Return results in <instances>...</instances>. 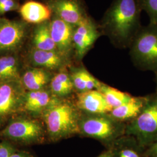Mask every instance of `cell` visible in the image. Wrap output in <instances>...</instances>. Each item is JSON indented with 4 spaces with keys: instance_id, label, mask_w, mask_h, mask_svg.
Instances as JSON below:
<instances>
[{
    "instance_id": "1",
    "label": "cell",
    "mask_w": 157,
    "mask_h": 157,
    "mask_svg": "<svg viewBox=\"0 0 157 157\" xmlns=\"http://www.w3.org/2000/svg\"><path fill=\"white\" fill-rule=\"evenodd\" d=\"M141 11L138 0H113L99 25L101 33L116 45L131 44L141 27Z\"/></svg>"
},
{
    "instance_id": "2",
    "label": "cell",
    "mask_w": 157,
    "mask_h": 157,
    "mask_svg": "<svg viewBox=\"0 0 157 157\" xmlns=\"http://www.w3.org/2000/svg\"><path fill=\"white\" fill-rule=\"evenodd\" d=\"M43 112L48 133L52 140L80 132L81 117L78 108L71 102L54 98Z\"/></svg>"
},
{
    "instance_id": "3",
    "label": "cell",
    "mask_w": 157,
    "mask_h": 157,
    "mask_svg": "<svg viewBox=\"0 0 157 157\" xmlns=\"http://www.w3.org/2000/svg\"><path fill=\"white\" fill-rule=\"evenodd\" d=\"M131 54L137 65L146 69H157V26L141 27L132 43Z\"/></svg>"
},
{
    "instance_id": "4",
    "label": "cell",
    "mask_w": 157,
    "mask_h": 157,
    "mask_svg": "<svg viewBox=\"0 0 157 157\" xmlns=\"http://www.w3.org/2000/svg\"><path fill=\"white\" fill-rule=\"evenodd\" d=\"M122 132L121 125L112 117L105 115L92 114L81 118L80 132L88 137L109 140Z\"/></svg>"
},
{
    "instance_id": "5",
    "label": "cell",
    "mask_w": 157,
    "mask_h": 157,
    "mask_svg": "<svg viewBox=\"0 0 157 157\" xmlns=\"http://www.w3.org/2000/svg\"><path fill=\"white\" fill-rule=\"evenodd\" d=\"M126 132L135 135L143 144L153 143L157 138V100L150 102L140 114L133 119Z\"/></svg>"
},
{
    "instance_id": "6",
    "label": "cell",
    "mask_w": 157,
    "mask_h": 157,
    "mask_svg": "<svg viewBox=\"0 0 157 157\" xmlns=\"http://www.w3.org/2000/svg\"><path fill=\"white\" fill-rule=\"evenodd\" d=\"M101 35L99 25L90 16L75 27L73 36V49L78 61L84 58Z\"/></svg>"
},
{
    "instance_id": "7",
    "label": "cell",
    "mask_w": 157,
    "mask_h": 157,
    "mask_svg": "<svg viewBox=\"0 0 157 157\" xmlns=\"http://www.w3.org/2000/svg\"><path fill=\"white\" fill-rule=\"evenodd\" d=\"M48 6L56 17L74 26L89 16L83 0H49Z\"/></svg>"
},
{
    "instance_id": "8",
    "label": "cell",
    "mask_w": 157,
    "mask_h": 157,
    "mask_svg": "<svg viewBox=\"0 0 157 157\" xmlns=\"http://www.w3.org/2000/svg\"><path fill=\"white\" fill-rule=\"evenodd\" d=\"M43 133V129L37 121L26 119L13 121L2 131L8 138L26 143L38 140Z\"/></svg>"
},
{
    "instance_id": "9",
    "label": "cell",
    "mask_w": 157,
    "mask_h": 157,
    "mask_svg": "<svg viewBox=\"0 0 157 157\" xmlns=\"http://www.w3.org/2000/svg\"><path fill=\"white\" fill-rule=\"evenodd\" d=\"M26 32V25L22 22L0 19V51L17 48L22 43Z\"/></svg>"
},
{
    "instance_id": "10",
    "label": "cell",
    "mask_w": 157,
    "mask_h": 157,
    "mask_svg": "<svg viewBox=\"0 0 157 157\" xmlns=\"http://www.w3.org/2000/svg\"><path fill=\"white\" fill-rule=\"evenodd\" d=\"M75 27L56 16L50 22L52 39L57 51L65 58L68 57L73 49V36Z\"/></svg>"
},
{
    "instance_id": "11",
    "label": "cell",
    "mask_w": 157,
    "mask_h": 157,
    "mask_svg": "<svg viewBox=\"0 0 157 157\" xmlns=\"http://www.w3.org/2000/svg\"><path fill=\"white\" fill-rule=\"evenodd\" d=\"M76 106L78 109L95 115H105L110 113L113 109L97 90L79 93L77 97Z\"/></svg>"
},
{
    "instance_id": "12",
    "label": "cell",
    "mask_w": 157,
    "mask_h": 157,
    "mask_svg": "<svg viewBox=\"0 0 157 157\" xmlns=\"http://www.w3.org/2000/svg\"><path fill=\"white\" fill-rule=\"evenodd\" d=\"M23 97L13 82L3 83L0 85V118L15 112L22 104Z\"/></svg>"
},
{
    "instance_id": "13",
    "label": "cell",
    "mask_w": 157,
    "mask_h": 157,
    "mask_svg": "<svg viewBox=\"0 0 157 157\" xmlns=\"http://www.w3.org/2000/svg\"><path fill=\"white\" fill-rule=\"evenodd\" d=\"M150 101L145 97H133L123 105L112 109L111 117L117 121L135 119L142 112Z\"/></svg>"
},
{
    "instance_id": "14",
    "label": "cell",
    "mask_w": 157,
    "mask_h": 157,
    "mask_svg": "<svg viewBox=\"0 0 157 157\" xmlns=\"http://www.w3.org/2000/svg\"><path fill=\"white\" fill-rule=\"evenodd\" d=\"M51 11L48 6L36 1L25 3L20 9L23 19L33 23H41L47 21L51 15Z\"/></svg>"
},
{
    "instance_id": "15",
    "label": "cell",
    "mask_w": 157,
    "mask_h": 157,
    "mask_svg": "<svg viewBox=\"0 0 157 157\" xmlns=\"http://www.w3.org/2000/svg\"><path fill=\"white\" fill-rule=\"evenodd\" d=\"M31 58L35 65L51 70L62 67L66 60L58 51L41 50L37 48L32 51Z\"/></svg>"
},
{
    "instance_id": "16",
    "label": "cell",
    "mask_w": 157,
    "mask_h": 157,
    "mask_svg": "<svg viewBox=\"0 0 157 157\" xmlns=\"http://www.w3.org/2000/svg\"><path fill=\"white\" fill-rule=\"evenodd\" d=\"M54 98L45 90L30 91L23 97V108L29 112H43Z\"/></svg>"
},
{
    "instance_id": "17",
    "label": "cell",
    "mask_w": 157,
    "mask_h": 157,
    "mask_svg": "<svg viewBox=\"0 0 157 157\" xmlns=\"http://www.w3.org/2000/svg\"><path fill=\"white\" fill-rule=\"evenodd\" d=\"M71 77L74 87L80 93L90 90H98L102 84L83 67L74 69Z\"/></svg>"
},
{
    "instance_id": "18",
    "label": "cell",
    "mask_w": 157,
    "mask_h": 157,
    "mask_svg": "<svg viewBox=\"0 0 157 157\" xmlns=\"http://www.w3.org/2000/svg\"><path fill=\"white\" fill-rule=\"evenodd\" d=\"M33 43L36 48L44 51H57L51 35L50 22L40 23L34 30Z\"/></svg>"
},
{
    "instance_id": "19",
    "label": "cell",
    "mask_w": 157,
    "mask_h": 157,
    "mask_svg": "<svg viewBox=\"0 0 157 157\" xmlns=\"http://www.w3.org/2000/svg\"><path fill=\"white\" fill-rule=\"evenodd\" d=\"M50 79V74L47 71L42 69H33L24 74L23 82L30 91H34L42 90Z\"/></svg>"
},
{
    "instance_id": "20",
    "label": "cell",
    "mask_w": 157,
    "mask_h": 157,
    "mask_svg": "<svg viewBox=\"0 0 157 157\" xmlns=\"http://www.w3.org/2000/svg\"><path fill=\"white\" fill-rule=\"evenodd\" d=\"M19 78L16 59L11 56L0 58V82H13Z\"/></svg>"
},
{
    "instance_id": "21",
    "label": "cell",
    "mask_w": 157,
    "mask_h": 157,
    "mask_svg": "<svg viewBox=\"0 0 157 157\" xmlns=\"http://www.w3.org/2000/svg\"><path fill=\"white\" fill-rule=\"evenodd\" d=\"M71 75L65 72H59L51 79V89L54 94L63 97L71 93L73 89Z\"/></svg>"
},
{
    "instance_id": "22",
    "label": "cell",
    "mask_w": 157,
    "mask_h": 157,
    "mask_svg": "<svg viewBox=\"0 0 157 157\" xmlns=\"http://www.w3.org/2000/svg\"><path fill=\"white\" fill-rule=\"evenodd\" d=\"M98 91L104 97L108 104L112 108L119 107L129 101L132 96L105 84H101Z\"/></svg>"
},
{
    "instance_id": "23",
    "label": "cell",
    "mask_w": 157,
    "mask_h": 157,
    "mask_svg": "<svg viewBox=\"0 0 157 157\" xmlns=\"http://www.w3.org/2000/svg\"><path fill=\"white\" fill-rule=\"evenodd\" d=\"M141 10L150 17V24L157 26V0H138Z\"/></svg>"
},
{
    "instance_id": "24",
    "label": "cell",
    "mask_w": 157,
    "mask_h": 157,
    "mask_svg": "<svg viewBox=\"0 0 157 157\" xmlns=\"http://www.w3.org/2000/svg\"><path fill=\"white\" fill-rule=\"evenodd\" d=\"M14 152V148L10 144L0 143V157H9Z\"/></svg>"
},
{
    "instance_id": "25",
    "label": "cell",
    "mask_w": 157,
    "mask_h": 157,
    "mask_svg": "<svg viewBox=\"0 0 157 157\" xmlns=\"http://www.w3.org/2000/svg\"><path fill=\"white\" fill-rule=\"evenodd\" d=\"M17 4L13 0H7L6 2L0 6V13L14 10L17 8Z\"/></svg>"
},
{
    "instance_id": "26",
    "label": "cell",
    "mask_w": 157,
    "mask_h": 157,
    "mask_svg": "<svg viewBox=\"0 0 157 157\" xmlns=\"http://www.w3.org/2000/svg\"><path fill=\"white\" fill-rule=\"evenodd\" d=\"M119 157H140L139 154L132 149H124L119 153Z\"/></svg>"
},
{
    "instance_id": "27",
    "label": "cell",
    "mask_w": 157,
    "mask_h": 157,
    "mask_svg": "<svg viewBox=\"0 0 157 157\" xmlns=\"http://www.w3.org/2000/svg\"><path fill=\"white\" fill-rule=\"evenodd\" d=\"M147 155L150 157H157V138L148 149Z\"/></svg>"
},
{
    "instance_id": "28",
    "label": "cell",
    "mask_w": 157,
    "mask_h": 157,
    "mask_svg": "<svg viewBox=\"0 0 157 157\" xmlns=\"http://www.w3.org/2000/svg\"><path fill=\"white\" fill-rule=\"evenodd\" d=\"M9 157H32L30 154L25 152H14Z\"/></svg>"
},
{
    "instance_id": "29",
    "label": "cell",
    "mask_w": 157,
    "mask_h": 157,
    "mask_svg": "<svg viewBox=\"0 0 157 157\" xmlns=\"http://www.w3.org/2000/svg\"><path fill=\"white\" fill-rule=\"evenodd\" d=\"M7 0H0V6L4 4Z\"/></svg>"
},
{
    "instance_id": "30",
    "label": "cell",
    "mask_w": 157,
    "mask_h": 157,
    "mask_svg": "<svg viewBox=\"0 0 157 157\" xmlns=\"http://www.w3.org/2000/svg\"><path fill=\"white\" fill-rule=\"evenodd\" d=\"M110 157V155H108V154H102V155H100V157Z\"/></svg>"
},
{
    "instance_id": "31",
    "label": "cell",
    "mask_w": 157,
    "mask_h": 157,
    "mask_svg": "<svg viewBox=\"0 0 157 157\" xmlns=\"http://www.w3.org/2000/svg\"><path fill=\"white\" fill-rule=\"evenodd\" d=\"M155 73H156V77H157V69L155 70Z\"/></svg>"
}]
</instances>
